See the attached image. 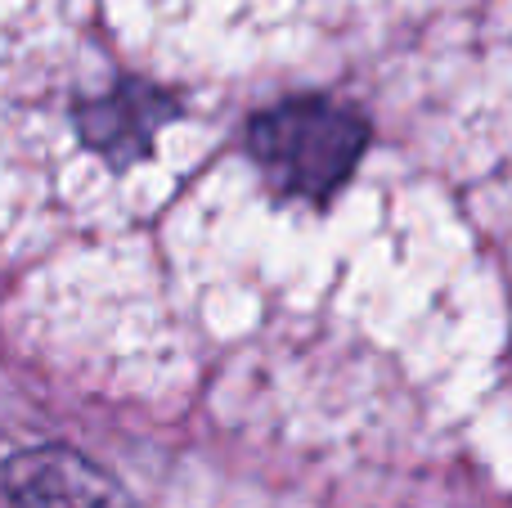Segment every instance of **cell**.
<instances>
[{
    "label": "cell",
    "instance_id": "6da1fadb",
    "mask_svg": "<svg viewBox=\"0 0 512 508\" xmlns=\"http://www.w3.org/2000/svg\"><path fill=\"white\" fill-rule=\"evenodd\" d=\"M373 122L333 95H292L248 122V153L288 203L324 207L369 153Z\"/></svg>",
    "mask_w": 512,
    "mask_h": 508
},
{
    "label": "cell",
    "instance_id": "7a4b0ae2",
    "mask_svg": "<svg viewBox=\"0 0 512 508\" xmlns=\"http://www.w3.org/2000/svg\"><path fill=\"white\" fill-rule=\"evenodd\" d=\"M176 117L180 99L171 90L153 86L144 77H117V86L108 95L77 104L72 122H77L81 144H90L113 171H126L140 158H149L158 131Z\"/></svg>",
    "mask_w": 512,
    "mask_h": 508
},
{
    "label": "cell",
    "instance_id": "3957f363",
    "mask_svg": "<svg viewBox=\"0 0 512 508\" xmlns=\"http://www.w3.org/2000/svg\"><path fill=\"white\" fill-rule=\"evenodd\" d=\"M5 486L18 508H135L104 468L68 446H36L14 455Z\"/></svg>",
    "mask_w": 512,
    "mask_h": 508
}]
</instances>
